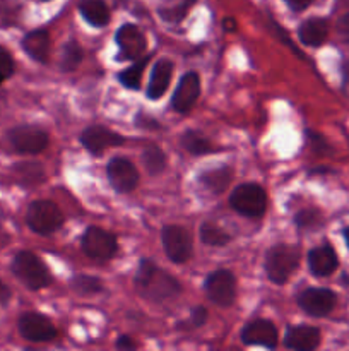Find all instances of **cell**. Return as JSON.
<instances>
[{
    "mask_svg": "<svg viewBox=\"0 0 349 351\" xmlns=\"http://www.w3.org/2000/svg\"><path fill=\"white\" fill-rule=\"evenodd\" d=\"M133 283L140 293L153 302L173 300L181 293V285L177 278L161 269L154 261L142 259L133 276Z\"/></svg>",
    "mask_w": 349,
    "mask_h": 351,
    "instance_id": "obj_1",
    "label": "cell"
},
{
    "mask_svg": "<svg viewBox=\"0 0 349 351\" xmlns=\"http://www.w3.org/2000/svg\"><path fill=\"white\" fill-rule=\"evenodd\" d=\"M12 273L29 290H43L53 283L50 269L40 256L31 250H21L12 259Z\"/></svg>",
    "mask_w": 349,
    "mask_h": 351,
    "instance_id": "obj_2",
    "label": "cell"
},
{
    "mask_svg": "<svg viewBox=\"0 0 349 351\" xmlns=\"http://www.w3.org/2000/svg\"><path fill=\"white\" fill-rule=\"evenodd\" d=\"M301 250L298 245L277 243L267 250L266 274L274 285H286L300 267Z\"/></svg>",
    "mask_w": 349,
    "mask_h": 351,
    "instance_id": "obj_3",
    "label": "cell"
},
{
    "mask_svg": "<svg viewBox=\"0 0 349 351\" xmlns=\"http://www.w3.org/2000/svg\"><path fill=\"white\" fill-rule=\"evenodd\" d=\"M65 216L62 209L48 199L31 202L26 213V223L38 235H51L62 228Z\"/></svg>",
    "mask_w": 349,
    "mask_h": 351,
    "instance_id": "obj_4",
    "label": "cell"
},
{
    "mask_svg": "<svg viewBox=\"0 0 349 351\" xmlns=\"http://www.w3.org/2000/svg\"><path fill=\"white\" fill-rule=\"evenodd\" d=\"M229 206L245 218H260L267 209V194L259 184H242L233 189Z\"/></svg>",
    "mask_w": 349,
    "mask_h": 351,
    "instance_id": "obj_5",
    "label": "cell"
},
{
    "mask_svg": "<svg viewBox=\"0 0 349 351\" xmlns=\"http://www.w3.org/2000/svg\"><path fill=\"white\" fill-rule=\"evenodd\" d=\"M161 242L171 263L183 264L192 257L194 242L190 232L185 226L166 225L161 230Z\"/></svg>",
    "mask_w": 349,
    "mask_h": 351,
    "instance_id": "obj_6",
    "label": "cell"
},
{
    "mask_svg": "<svg viewBox=\"0 0 349 351\" xmlns=\"http://www.w3.org/2000/svg\"><path fill=\"white\" fill-rule=\"evenodd\" d=\"M81 245L86 256L94 261H109L118 252L116 237L99 226H88L82 235Z\"/></svg>",
    "mask_w": 349,
    "mask_h": 351,
    "instance_id": "obj_7",
    "label": "cell"
},
{
    "mask_svg": "<svg viewBox=\"0 0 349 351\" xmlns=\"http://www.w3.org/2000/svg\"><path fill=\"white\" fill-rule=\"evenodd\" d=\"M204 291L218 307H231L236 298V278L229 269H218L204 281Z\"/></svg>",
    "mask_w": 349,
    "mask_h": 351,
    "instance_id": "obj_8",
    "label": "cell"
},
{
    "mask_svg": "<svg viewBox=\"0 0 349 351\" xmlns=\"http://www.w3.org/2000/svg\"><path fill=\"white\" fill-rule=\"evenodd\" d=\"M9 143L19 154H40L50 143V137L38 125H17L9 130Z\"/></svg>",
    "mask_w": 349,
    "mask_h": 351,
    "instance_id": "obj_9",
    "label": "cell"
},
{
    "mask_svg": "<svg viewBox=\"0 0 349 351\" xmlns=\"http://www.w3.org/2000/svg\"><path fill=\"white\" fill-rule=\"evenodd\" d=\"M21 336L31 343H48L57 338V328L53 322L43 314L38 312H26L17 322Z\"/></svg>",
    "mask_w": 349,
    "mask_h": 351,
    "instance_id": "obj_10",
    "label": "cell"
},
{
    "mask_svg": "<svg viewBox=\"0 0 349 351\" xmlns=\"http://www.w3.org/2000/svg\"><path fill=\"white\" fill-rule=\"evenodd\" d=\"M298 305L311 317H325L337 305V295L328 288H307L298 295Z\"/></svg>",
    "mask_w": 349,
    "mask_h": 351,
    "instance_id": "obj_11",
    "label": "cell"
},
{
    "mask_svg": "<svg viewBox=\"0 0 349 351\" xmlns=\"http://www.w3.org/2000/svg\"><path fill=\"white\" fill-rule=\"evenodd\" d=\"M106 177H108L109 184L120 194H129V192L135 191L137 184H139V173L137 168L130 160L123 156H115L109 160L108 167H106Z\"/></svg>",
    "mask_w": 349,
    "mask_h": 351,
    "instance_id": "obj_12",
    "label": "cell"
},
{
    "mask_svg": "<svg viewBox=\"0 0 349 351\" xmlns=\"http://www.w3.org/2000/svg\"><path fill=\"white\" fill-rule=\"evenodd\" d=\"M116 45H118V58L122 62H133L144 55L147 48V40L142 31L135 24H123L116 31Z\"/></svg>",
    "mask_w": 349,
    "mask_h": 351,
    "instance_id": "obj_13",
    "label": "cell"
},
{
    "mask_svg": "<svg viewBox=\"0 0 349 351\" xmlns=\"http://www.w3.org/2000/svg\"><path fill=\"white\" fill-rule=\"evenodd\" d=\"M79 141L84 146V149L91 154H101L109 147L122 146L125 143V137L105 125H89L82 130Z\"/></svg>",
    "mask_w": 349,
    "mask_h": 351,
    "instance_id": "obj_14",
    "label": "cell"
},
{
    "mask_svg": "<svg viewBox=\"0 0 349 351\" xmlns=\"http://www.w3.org/2000/svg\"><path fill=\"white\" fill-rule=\"evenodd\" d=\"M201 96V77L197 72H185L171 96V108L178 113H188Z\"/></svg>",
    "mask_w": 349,
    "mask_h": 351,
    "instance_id": "obj_15",
    "label": "cell"
},
{
    "mask_svg": "<svg viewBox=\"0 0 349 351\" xmlns=\"http://www.w3.org/2000/svg\"><path fill=\"white\" fill-rule=\"evenodd\" d=\"M277 328L269 319H253L242 329V341L248 346H263L274 350L277 346Z\"/></svg>",
    "mask_w": 349,
    "mask_h": 351,
    "instance_id": "obj_16",
    "label": "cell"
},
{
    "mask_svg": "<svg viewBox=\"0 0 349 351\" xmlns=\"http://www.w3.org/2000/svg\"><path fill=\"white\" fill-rule=\"evenodd\" d=\"M320 329L313 326H289L284 336V346L296 351H313L320 346Z\"/></svg>",
    "mask_w": 349,
    "mask_h": 351,
    "instance_id": "obj_17",
    "label": "cell"
},
{
    "mask_svg": "<svg viewBox=\"0 0 349 351\" xmlns=\"http://www.w3.org/2000/svg\"><path fill=\"white\" fill-rule=\"evenodd\" d=\"M308 267H310V273L317 278L331 276L339 267L337 254L327 243L315 247L308 252Z\"/></svg>",
    "mask_w": 349,
    "mask_h": 351,
    "instance_id": "obj_18",
    "label": "cell"
},
{
    "mask_svg": "<svg viewBox=\"0 0 349 351\" xmlns=\"http://www.w3.org/2000/svg\"><path fill=\"white\" fill-rule=\"evenodd\" d=\"M174 64L170 58H159V60L154 64L153 72H151L149 84H147L146 96L149 99H159L161 96H164V93L170 88L171 77H173Z\"/></svg>",
    "mask_w": 349,
    "mask_h": 351,
    "instance_id": "obj_19",
    "label": "cell"
},
{
    "mask_svg": "<svg viewBox=\"0 0 349 351\" xmlns=\"http://www.w3.org/2000/svg\"><path fill=\"white\" fill-rule=\"evenodd\" d=\"M23 50L26 51L33 60L40 62V64H48L51 50V38L50 34H48V31H29V33L23 38Z\"/></svg>",
    "mask_w": 349,
    "mask_h": 351,
    "instance_id": "obj_20",
    "label": "cell"
},
{
    "mask_svg": "<svg viewBox=\"0 0 349 351\" xmlns=\"http://www.w3.org/2000/svg\"><path fill=\"white\" fill-rule=\"evenodd\" d=\"M328 24L324 17H310L303 21L298 29V38L307 47H320L327 41Z\"/></svg>",
    "mask_w": 349,
    "mask_h": 351,
    "instance_id": "obj_21",
    "label": "cell"
},
{
    "mask_svg": "<svg viewBox=\"0 0 349 351\" xmlns=\"http://www.w3.org/2000/svg\"><path fill=\"white\" fill-rule=\"evenodd\" d=\"M79 12L88 24L94 27H105L109 23V9L103 0H81Z\"/></svg>",
    "mask_w": 349,
    "mask_h": 351,
    "instance_id": "obj_22",
    "label": "cell"
},
{
    "mask_svg": "<svg viewBox=\"0 0 349 351\" xmlns=\"http://www.w3.org/2000/svg\"><path fill=\"white\" fill-rule=\"evenodd\" d=\"M233 180V170L228 167L212 168V170L204 171L201 175V184L204 185L205 191L211 194H221L229 187Z\"/></svg>",
    "mask_w": 349,
    "mask_h": 351,
    "instance_id": "obj_23",
    "label": "cell"
},
{
    "mask_svg": "<svg viewBox=\"0 0 349 351\" xmlns=\"http://www.w3.org/2000/svg\"><path fill=\"white\" fill-rule=\"evenodd\" d=\"M180 143L181 146H183V149L188 151L190 154H194V156H204V154H211L218 151V147H216L204 134L194 129L185 130Z\"/></svg>",
    "mask_w": 349,
    "mask_h": 351,
    "instance_id": "obj_24",
    "label": "cell"
},
{
    "mask_svg": "<svg viewBox=\"0 0 349 351\" xmlns=\"http://www.w3.org/2000/svg\"><path fill=\"white\" fill-rule=\"evenodd\" d=\"M151 55H146V57H140L137 60H133V64L130 67H127L125 71L118 72V81L123 88L132 89V91H137L140 88V82H142L144 69H146L147 62H149Z\"/></svg>",
    "mask_w": 349,
    "mask_h": 351,
    "instance_id": "obj_25",
    "label": "cell"
},
{
    "mask_svg": "<svg viewBox=\"0 0 349 351\" xmlns=\"http://www.w3.org/2000/svg\"><path fill=\"white\" fill-rule=\"evenodd\" d=\"M142 163L146 167L147 173L156 177V175L163 173L166 168V154L156 144H149L142 153Z\"/></svg>",
    "mask_w": 349,
    "mask_h": 351,
    "instance_id": "obj_26",
    "label": "cell"
},
{
    "mask_svg": "<svg viewBox=\"0 0 349 351\" xmlns=\"http://www.w3.org/2000/svg\"><path fill=\"white\" fill-rule=\"evenodd\" d=\"M201 240L209 247H224L231 242V237L216 223L205 221L201 226Z\"/></svg>",
    "mask_w": 349,
    "mask_h": 351,
    "instance_id": "obj_27",
    "label": "cell"
},
{
    "mask_svg": "<svg viewBox=\"0 0 349 351\" xmlns=\"http://www.w3.org/2000/svg\"><path fill=\"white\" fill-rule=\"evenodd\" d=\"M72 290L82 297H92L103 291V281L96 276H88V274H77L70 281Z\"/></svg>",
    "mask_w": 349,
    "mask_h": 351,
    "instance_id": "obj_28",
    "label": "cell"
},
{
    "mask_svg": "<svg viewBox=\"0 0 349 351\" xmlns=\"http://www.w3.org/2000/svg\"><path fill=\"white\" fill-rule=\"evenodd\" d=\"M82 58H84V50H82V47L77 41L70 40L68 43H65L64 51H62L60 69L65 72L75 71V69L81 65Z\"/></svg>",
    "mask_w": 349,
    "mask_h": 351,
    "instance_id": "obj_29",
    "label": "cell"
},
{
    "mask_svg": "<svg viewBox=\"0 0 349 351\" xmlns=\"http://www.w3.org/2000/svg\"><path fill=\"white\" fill-rule=\"evenodd\" d=\"M14 171H16L17 178L26 185H33L43 180V168L38 163H21L14 167Z\"/></svg>",
    "mask_w": 349,
    "mask_h": 351,
    "instance_id": "obj_30",
    "label": "cell"
},
{
    "mask_svg": "<svg viewBox=\"0 0 349 351\" xmlns=\"http://www.w3.org/2000/svg\"><path fill=\"white\" fill-rule=\"evenodd\" d=\"M194 2H195V0H181L180 3H174V5L161 7L159 16L163 17L166 23L177 24V23H180V21L185 19V16L188 14L190 7L194 5Z\"/></svg>",
    "mask_w": 349,
    "mask_h": 351,
    "instance_id": "obj_31",
    "label": "cell"
},
{
    "mask_svg": "<svg viewBox=\"0 0 349 351\" xmlns=\"http://www.w3.org/2000/svg\"><path fill=\"white\" fill-rule=\"evenodd\" d=\"M21 5L17 0H0V27H9L17 24Z\"/></svg>",
    "mask_w": 349,
    "mask_h": 351,
    "instance_id": "obj_32",
    "label": "cell"
},
{
    "mask_svg": "<svg viewBox=\"0 0 349 351\" xmlns=\"http://www.w3.org/2000/svg\"><path fill=\"white\" fill-rule=\"evenodd\" d=\"M294 225L300 230H317L322 225V215L317 209H301L294 216Z\"/></svg>",
    "mask_w": 349,
    "mask_h": 351,
    "instance_id": "obj_33",
    "label": "cell"
},
{
    "mask_svg": "<svg viewBox=\"0 0 349 351\" xmlns=\"http://www.w3.org/2000/svg\"><path fill=\"white\" fill-rule=\"evenodd\" d=\"M14 71H16V64H14L12 55L5 48L0 47V84L9 77H12Z\"/></svg>",
    "mask_w": 349,
    "mask_h": 351,
    "instance_id": "obj_34",
    "label": "cell"
},
{
    "mask_svg": "<svg viewBox=\"0 0 349 351\" xmlns=\"http://www.w3.org/2000/svg\"><path fill=\"white\" fill-rule=\"evenodd\" d=\"M207 321V311L204 307H195L194 311L190 312V317L187 321L180 322L183 326H178L180 329H195V328H201V326L205 324Z\"/></svg>",
    "mask_w": 349,
    "mask_h": 351,
    "instance_id": "obj_35",
    "label": "cell"
},
{
    "mask_svg": "<svg viewBox=\"0 0 349 351\" xmlns=\"http://www.w3.org/2000/svg\"><path fill=\"white\" fill-rule=\"evenodd\" d=\"M337 34L344 43H349V14H344L337 21Z\"/></svg>",
    "mask_w": 349,
    "mask_h": 351,
    "instance_id": "obj_36",
    "label": "cell"
},
{
    "mask_svg": "<svg viewBox=\"0 0 349 351\" xmlns=\"http://www.w3.org/2000/svg\"><path fill=\"white\" fill-rule=\"evenodd\" d=\"M286 2V5L289 7L291 10H294V12H301V10L308 9V7L313 3V0H284Z\"/></svg>",
    "mask_w": 349,
    "mask_h": 351,
    "instance_id": "obj_37",
    "label": "cell"
},
{
    "mask_svg": "<svg viewBox=\"0 0 349 351\" xmlns=\"http://www.w3.org/2000/svg\"><path fill=\"white\" fill-rule=\"evenodd\" d=\"M116 348L118 350H135L137 343L133 341V338L123 335V336H118V339H116Z\"/></svg>",
    "mask_w": 349,
    "mask_h": 351,
    "instance_id": "obj_38",
    "label": "cell"
},
{
    "mask_svg": "<svg viewBox=\"0 0 349 351\" xmlns=\"http://www.w3.org/2000/svg\"><path fill=\"white\" fill-rule=\"evenodd\" d=\"M10 297H12V293H10V288L7 287L2 280H0V305L9 304Z\"/></svg>",
    "mask_w": 349,
    "mask_h": 351,
    "instance_id": "obj_39",
    "label": "cell"
},
{
    "mask_svg": "<svg viewBox=\"0 0 349 351\" xmlns=\"http://www.w3.org/2000/svg\"><path fill=\"white\" fill-rule=\"evenodd\" d=\"M342 75H344V81L349 82V62H344L342 65Z\"/></svg>",
    "mask_w": 349,
    "mask_h": 351,
    "instance_id": "obj_40",
    "label": "cell"
},
{
    "mask_svg": "<svg viewBox=\"0 0 349 351\" xmlns=\"http://www.w3.org/2000/svg\"><path fill=\"white\" fill-rule=\"evenodd\" d=\"M342 235H344L346 245H348V249H349V226H348V228H344V233H342Z\"/></svg>",
    "mask_w": 349,
    "mask_h": 351,
    "instance_id": "obj_41",
    "label": "cell"
},
{
    "mask_svg": "<svg viewBox=\"0 0 349 351\" xmlns=\"http://www.w3.org/2000/svg\"><path fill=\"white\" fill-rule=\"evenodd\" d=\"M41 2H48V0H41Z\"/></svg>",
    "mask_w": 349,
    "mask_h": 351,
    "instance_id": "obj_42",
    "label": "cell"
}]
</instances>
